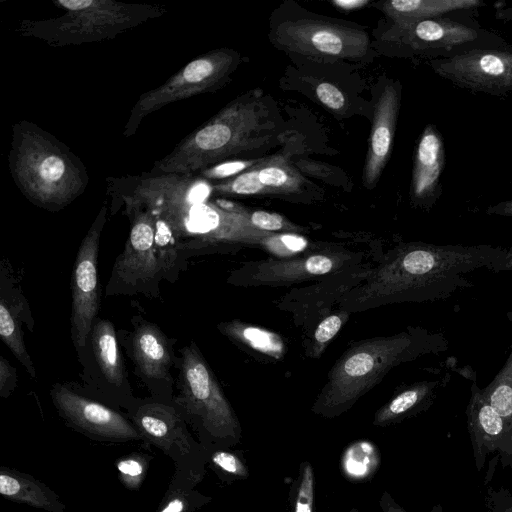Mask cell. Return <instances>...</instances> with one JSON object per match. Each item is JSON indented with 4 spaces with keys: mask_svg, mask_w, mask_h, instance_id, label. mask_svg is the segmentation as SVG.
Segmentation results:
<instances>
[{
    "mask_svg": "<svg viewBox=\"0 0 512 512\" xmlns=\"http://www.w3.org/2000/svg\"><path fill=\"white\" fill-rule=\"evenodd\" d=\"M23 305L8 302L4 296L0 301V337L18 361L26 368L31 377H35L34 364L26 349L20 319Z\"/></svg>",
    "mask_w": 512,
    "mask_h": 512,
    "instance_id": "obj_23",
    "label": "cell"
},
{
    "mask_svg": "<svg viewBox=\"0 0 512 512\" xmlns=\"http://www.w3.org/2000/svg\"><path fill=\"white\" fill-rule=\"evenodd\" d=\"M466 415L477 467L480 469L486 455L506 441L508 425L485 399L476 381L471 386Z\"/></svg>",
    "mask_w": 512,
    "mask_h": 512,
    "instance_id": "obj_18",
    "label": "cell"
},
{
    "mask_svg": "<svg viewBox=\"0 0 512 512\" xmlns=\"http://www.w3.org/2000/svg\"><path fill=\"white\" fill-rule=\"evenodd\" d=\"M483 396L494 410L506 421L508 429L512 423V352L504 367L484 389Z\"/></svg>",
    "mask_w": 512,
    "mask_h": 512,
    "instance_id": "obj_25",
    "label": "cell"
},
{
    "mask_svg": "<svg viewBox=\"0 0 512 512\" xmlns=\"http://www.w3.org/2000/svg\"><path fill=\"white\" fill-rule=\"evenodd\" d=\"M401 86L387 84L374 109L368 150L363 167V185L372 189L377 184L390 157L400 109Z\"/></svg>",
    "mask_w": 512,
    "mask_h": 512,
    "instance_id": "obj_15",
    "label": "cell"
},
{
    "mask_svg": "<svg viewBox=\"0 0 512 512\" xmlns=\"http://www.w3.org/2000/svg\"><path fill=\"white\" fill-rule=\"evenodd\" d=\"M275 122L254 92L228 103L153 164L152 174H196L238 154L267 145Z\"/></svg>",
    "mask_w": 512,
    "mask_h": 512,
    "instance_id": "obj_3",
    "label": "cell"
},
{
    "mask_svg": "<svg viewBox=\"0 0 512 512\" xmlns=\"http://www.w3.org/2000/svg\"><path fill=\"white\" fill-rule=\"evenodd\" d=\"M260 245L275 256L289 258L304 251L308 247V241L296 233H272Z\"/></svg>",
    "mask_w": 512,
    "mask_h": 512,
    "instance_id": "obj_29",
    "label": "cell"
},
{
    "mask_svg": "<svg viewBox=\"0 0 512 512\" xmlns=\"http://www.w3.org/2000/svg\"><path fill=\"white\" fill-rule=\"evenodd\" d=\"M356 255L348 252H315L284 259H266L245 263L231 279L237 285L279 286L303 282L339 272L356 264Z\"/></svg>",
    "mask_w": 512,
    "mask_h": 512,
    "instance_id": "obj_13",
    "label": "cell"
},
{
    "mask_svg": "<svg viewBox=\"0 0 512 512\" xmlns=\"http://www.w3.org/2000/svg\"><path fill=\"white\" fill-rule=\"evenodd\" d=\"M273 39L287 51L314 58L359 60L370 45L367 32L361 28L312 17L279 23Z\"/></svg>",
    "mask_w": 512,
    "mask_h": 512,
    "instance_id": "obj_9",
    "label": "cell"
},
{
    "mask_svg": "<svg viewBox=\"0 0 512 512\" xmlns=\"http://www.w3.org/2000/svg\"><path fill=\"white\" fill-rule=\"evenodd\" d=\"M16 369L3 357H0V395L7 397L17 384Z\"/></svg>",
    "mask_w": 512,
    "mask_h": 512,
    "instance_id": "obj_36",
    "label": "cell"
},
{
    "mask_svg": "<svg viewBox=\"0 0 512 512\" xmlns=\"http://www.w3.org/2000/svg\"><path fill=\"white\" fill-rule=\"evenodd\" d=\"M51 397L59 412L84 431L104 438H140L130 422L119 413L65 385L55 384L51 389Z\"/></svg>",
    "mask_w": 512,
    "mask_h": 512,
    "instance_id": "obj_14",
    "label": "cell"
},
{
    "mask_svg": "<svg viewBox=\"0 0 512 512\" xmlns=\"http://www.w3.org/2000/svg\"><path fill=\"white\" fill-rule=\"evenodd\" d=\"M259 180L272 194L299 193L305 183L301 174L283 157L263 158L259 163Z\"/></svg>",
    "mask_w": 512,
    "mask_h": 512,
    "instance_id": "obj_24",
    "label": "cell"
},
{
    "mask_svg": "<svg viewBox=\"0 0 512 512\" xmlns=\"http://www.w3.org/2000/svg\"><path fill=\"white\" fill-rule=\"evenodd\" d=\"M374 450V446L365 441L349 447L342 461V467L347 477L361 479L371 474L373 469L363 462L373 466V458H379L378 456L374 457Z\"/></svg>",
    "mask_w": 512,
    "mask_h": 512,
    "instance_id": "obj_27",
    "label": "cell"
},
{
    "mask_svg": "<svg viewBox=\"0 0 512 512\" xmlns=\"http://www.w3.org/2000/svg\"><path fill=\"white\" fill-rule=\"evenodd\" d=\"M507 444H509V450L512 452V423L509 426L507 438L505 441Z\"/></svg>",
    "mask_w": 512,
    "mask_h": 512,
    "instance_id": "obj_43",
    "label": "cell"
},
{
    "mask_svg": "<svg viewBox=\"0 0 512 512\" xmlns=\"http://www.w3.org/2000/svg\"><path fill=\"white\" fill-rule=\"evenodd\" d=\"M213 463L222 471L240 478L248 476L245 464L233 453L218 451L212 455Z\"/></svg>",
    "mask_w": 512,
    "mask_h": 512,
    "instance_id": "obj_33",
    "label": "cell"
},
{
    "mask_svg": "<svg viewBox=\"0 0 512 512\" xmlns=\"http://www.w3.org/2000/svg\"><path fill=\"white\" fill-rule=\"evenodd\" d=\"M130 354L137 374L147 384H172V346L167 336L153 323L140 319L133 324Z\"/></svg>",
    "mask_w": 512,
    "mask_h": 512,
    "instance_id": "obj_17",
    "label": "cell"
},
{
    "mask_svg": "<svg viewBox=\"0 0 512 512\" xmlns=\"http://www.w3.org/2000/svg\"><path fill=\"white\" fill-rule=\"evenodd\" d=\"M430 512H443V510L440 505H435Z\"/></svg>",
    "mask_w": 512,
    "mask_h": 512,
    "instance_id": "obj_44",
    "label": "cell"
},
{
    "mask_svg": "<svg viewBox=\"0 0 512 512\" xmlns=\"http://www.w3.org/2000/svg\"><path fill=\"white\" fill-rule=\"evenodd\" d=\"M130 219V233L122 254L118 256L109 282L108 294L145 291L164 278L155 250L154 217L146 207L121 202Z\"/></svg>",
    "mask_w": 512,
    "mask_h": 512,
    "instance_id": "obj_10",
    "label": "cell"
},
{
    "mask_svg": "<svg viewBox=\"0 0 512 512\" xmlns=\"http://www.w3.org/2000/svg\"><path fill=\"white\" fill-rule=\"evenodd\" d=\"M504 512H512V503L504 510Z\"/></svg>",
    "mask_w": 512,
    "mask_h": 512,
    "instance_id": "obj_45",
    "label": "cell"
},
{
    "mask_svg": "<svg viewBox=\"0 0 512 512\" xmlns=\"http://www.w3.org/2000/svg\"><path fill=\"white\" fill-rule=\"evenodd\" d=\"M332 4L336 6L340 10L344 11H353L356 9H360L367 4H369L368 0H334Z\"/></svg>",
    "mask_w": 512,
    "mask_h": 512,
    "instance_id": "obj_39",
    "label": "cell"
},
{
    "mask_svg": "<svg viewBox=\"0 0 512 512\" xmlns=\"http://www.w3.org/2000/svg\"><path fill=\"white\" fill-rule=\"evenodd\" d=\"M485 5L481 0H392L379 3V9L394 25L403 26Z\"/></svg>",
    "mask_w": 512,
    "mask_h": 512,
    "instance_id": "obj_20",
    "label": "cell"
},
{
    "mask_svg": "<svg viewBox=\"0 0 512 512\" xmlns=\"http://www.w3.org/2000/svg\"><path fill=\"white\" fill-rule=\"evenodd\" d=\"M90 340L97 366L107 384L115 388L128 384L113 323L106 319L95 321Z\"/></svg>",
    "mask_w": 512,
    "mask_h": 512,
    "instance_id": "obj_21",
    "label": "cell"
},
{
    "mask_svg": "<svg viewBox=\"0 0 512 512\" xmlns=\"http://www.w3.org/2000/svg\"><path fill=\"white\" fill-rule=\"evenodd\" d=\"M445 161L442 134L434 124H427L417 141L413 158L410 196L416 207L430 210L440 198Z\"/></svg>",
    "mask_w": 512,
    "mask_h": 512,
    "instance_id": "obj_16",
    "label": "cell"
},
{
    "mask_svg": "<svg viewBox=\"0 0 512 512\" xmlns=\"http://www.w3.org/2000/svg\"><path fill=\"white\" fill-rule=\"evenodd\" d=\"M316 95L319 101L332 111H340L345 106L343 93L331 83H320L316 87Z\"/></svg>",
    "mask_w": 512,
    "mask_h": 512,
    "instance_id": "obj_34",
    "label": "cell"
},
{
    "mask_svg": "<svg viewBox=\"0 0 512 512\" xmlns=\"http://www.w3.org/2000/svg\"><path fill=\"white\" fill-rule=\"evenodd\" d=\"M245 217L251 226L266 233H298L302 231V228L278 213L246 208Z\"/></svg>",
    "mask_w": 512,
    "mask_h": 512,
    "instance_id": "obj_28",
    "label": "cell"
},
{
    "mask_svg": "<svg viewBox=\"0 0 512 512\" xmlns=\"http://www.w3.org/2000/svg\"><path fill=\"white\" fill-rule=\"evenodd\" d=\"M185 503L179 498L172 499L160 512H182L184 510Z\"/></svg>",
    "mask_w": 512,
    "mask_h": 512,
    "instance_id": "obj_40",
    "label": "cell"
},
{
    "mask_svg": "<svg viewBox=\"0 0 512 512\" xmlns=\"http://www.w3.org/2000/svg\"><path fill=\"white\" fill-rule=\"evenodd\" d=\"M349 512H358V509L353 507Z\"/></svg>",
    "mask_w": 512,
    "mask_h": 512,
    "instance_id": "obj_46",
    "label": "cell"
},
{
    "mask_svg": "<svg viewBox=\"0 0 512 512\" xmlns=\"http://www.w3.org/2000/svg\"><path fill=\"white\" fill-rule=\"evenodd\" d=\"M349 312L341 310L324 318L314 331L311 355L319 357L328 342L339 332L343 323L348 319Z\"/></svg>",
    "mask_w": 512,
    "mask_h": 512,
    "instance_id": "obj_30",
    "label": "cell"
},
{
    "mask_svg": "<svg viewBox=\"0 0 512 512\" xmlns=\"http://www.w3.org/2000/svg\"><path fill=\"white\" fill-rule=\"evenodd\" d=\"M383 38L409 56L450 58L465 52L507 46L498 34L484 29L465 12L453 13L409 25H392Z\"/></svg>",
    "mask_w": 512,
    "mask_h": 512,
    "instance_id": "obj_6",
    "label": "cell"
},
{
    "mask_svg": "<svg viewBox=\"0 0 512 512\" xmlns=\"http://www.w3.org/2000/svg\"><path fill=\"white\" fill-rule=\"evenodd\" d=\"M179 352V401L212 435L237 442L238 419L198 347L190 342Z\"/></svg>",
    "mask_w": 512,
    "mask_h": 512,
    "instance_id": "obj_8",
    "label": "cell"
},
{
    "mask_svg": "<svg viewBox=\"0 0 512 512\" xmlns=\"http://www.w3.org/2000/svg\"><path fill=\"white\" fill-rule=\"evenodd\" d=\"M497 20L512 21V6L498 8L495 12Z\"/></svg>",
    "mask_w": 512,
    "mask_h": 512,
    "instance_id": "obj_41",
    "label": "cell"
},
{
    "mask_svg": "<svg viewBox=\"0 0 512 512\" xmlns=\"http://www.w3.org/2000/svg\"><path fill=\"white\" fill-rule=\"evenodd\" d=\"M106 216L107 205L104 204L79 246L71 276V336L79 357L86 348L99 311L98 252Z\"/></svg>",
    "mask_w": 512,
    "mask_h": 512,
    "instance_id": "obj_12",
    "label": "cell"
},
{
    "mask_svg": "<svg viewBox=\"0 0 512 512\" xmlns=\"http://www.w3.org/2000/svg\"><path fill=\"white\" fill-rule=\"evenodd\" d=\"M447 349L442 333L422 327L355 342L334 363L311 410L324 418L338 417L394 367Z\"/></svg>",
    "mask_w": 512,
    "mask_h": 512,
    "instance_id": "obj_2",
    "label": "cell"
},
{
    "mask_svg": "<svg viewBox=\"0 0 512 512\" xmlns=\"http://www.w3.org/2000/svg\"><path fill=\"white\" fill-rule=\"evenodd\" d=\"M8 167L25 198L52 212L71 204L89 184L82 160L56 136L28 120L12 126Z\"/></svg>",
    "mask_w": 512,
    "mask_h": 512,
    "instance_id": "obj_4",
    "label": "cell"
},
{
    "mask_svg": "<svg viewBox=\"0 0 512 512\" xmlns=\"http://www.w3.org/2000/svg\"><path fill=\"white\" fill-rule=\"evenodd\" d=\"M506 254L507 249L487 244L402 243L366 271L362 282L344 293L339 304L351 313L395 303L447 299L473 285L468 275L475 270L507 271Z\"/></svg>",
    "mask_w": 512,
    "mask_h": 512,
    "instance_id": "obj_1",
    "label": "cell"
},
{
    "mask_svg": "<svg viewBox=\"0 0 512 512\" xmlns=\"http://www.w3.org/2000/svg\"><path fill=\"white\" fill-rule=\"evenodd\" d=\"M118 471L127 486L135 488L142 480L144 466L135 458H127L118 462Z\"/></svg>",
    "mask_w": 512,
    "mask_h": 512,
    "instance_id": "obj_35",
    "label": "cell"
},
{
    "mask_svg": "<svg viewBox=\"0 0 512 512\" xmlns=\"http://www.w3.org/2000/svg\"><path fill=\"white\" fill-rule=\"evenodd\" d=\"M486 213L489 215L512 217V199L489 206L486 209Z\"/></svg>",
    "mask_w": 512,
    "mask_h": 512,
    "instance_id": "obj_38",
    "label": "cell"
},
{
    "mask_svg": "<svg viewBox=\"0 0 512 512\" xmlns=\"http://www.w3.org/2000/svg\"><path fill=\"white\" fill-rule=\"evenodd\" d=\"M0 493L6 498L37 508L63 511V506L49 489L22 475L1 472Z\"/></svg>",
    "mask_w": 512,
    "mask_h": 512,
    "instance_id": "obj_22",
    "label": "cell"
},
{
    "mask_svg": "<svg viewBox=\"0 0 512 512\" xmlns=\"http://www.w3.org/2000/svg\"><path fill=\"white\" fill-rule=\"evenodd\" d=\"M379 506L382 512H406L390 495L388 491H383L379 499Z\"/></svg>",
    "mask_w": 512,
    "mask_h": 512,
    "instance_id": "obj_37",
    "label": "cell"
},
{
    "mask_svg": "<svg viewBox=\"0 0 512 512\" xmlns=\"http://www.w3.org/2000/svg\"><path fill=\"white\" fill-rule=\"evenodd\" d=\"M53 4L64 13L49 19L22 20L17 33L52 47L76 46L114 39L167 12L162 5L115 0H54Z\"/></svg>",
    "mask_w": 512,
    "mask_h": 512,
    "instance_id": "obj_5",
    "label": "cell"
},
{
    "mask_svg": "<svg viewBox=\"0 0 512 512\" xmlns=\"http://www.w3.org/2000/svg\"><path fill=\"white\" fill-rule=\"evenodd\" d=\"M506 266H507V271L508 270L512 271V246L509 249H507ZM507 317H508L509 321L512 322V311L507 313Z\"/></svg>",
    "mask_w": 512,
    "mask_h": 512,
    "instance_id": "obj_42",
    "label": "cell"
},
{
    "mask_svg": "<svg viewBox=\"0 0 512 512\" xmlns=\"http://www.w3.org/2000/svg\"><path fill=\"white\" fill-rule=\"evenodd\" d=\"M262 159L234 160L218 163L196 173L206 180L231 178L259 163Z\"/></svg>",
    "mask_w": 512,
    "mask_h": 512,
    "instance_id": "obj_32",
    "label": "cell"
},
{
    "mask_svg": "<svg viewBox=\"0 0 512 512\" xmlns=\"http://www.w3.org/2000/svg\"><path fill=\"white\" fill-rule=\"evenodd\" d=\"M314 488L315 477L313 468L309 462H303L293 500L292 512H313Z\"/></svg>",
    "mask_w": 512,
    "mask_h": 512,
    "instance_id": "obj_31",
    "label": "cell"
},
{
    "mask_svg": "<svg viewBox=\"0 0 512 512\" xmlns=\"http://www.w3.org/2000/svg\"><path fill=\"white\" fill-rule=\"evenodd\" d=\"M259 163L234 177L211 184L212 193L244 196L271 195L272 192L259 180Z\"/></svg>",
    "mask_w": 512,
    "mask_h": 512,
    "instance_id": "obj_26",
    "label": "cell"
},
{
    "mask_svg": "<svg viewBox=\"0 0 512 512\" xmlns=\"http://www.w3.org/2000/svg\"><path fill=\"white\" fill-rule=\"evenodd\" d=\"M449 380L450 375L445 374L438 379L423 380L408 386L377 410L373 425L388 426L428 408Z\"/></svg>",
    "mask_w": 512,
    "mask_h": 512,
    "instance_id": "obj_19",
    "label": "cell"
},
{
    "mask_svg": "<svg viewBox=\"0 0 512 512\" xmlns=\"http://www.w3.org/2000/svg\"><path fill=\"white\" fill-rule=\"evenodd\" d=\"M239 54L218 48L188 62L162 85L141 94L131 109L123 135L133 136L149 114L164 106L223 87L239 64Z\"/></svg>",
    "mask_w": 512,
    "mask_h": 512,
    "instance_id": "obj_7",
    "label": "cell"
},
{
    "mask_svg": "<svg viewBox=\"0 0 512 512\" xmlns=\"http://www.w3.org/2000/svg\"><path fill=\"white\" fill-rule=\"evenodd\" d=\"M427 64L454 85L477 93L503 97L512 93V46L480 48Z\"/></svg>",
    "mask_w": 512,
    "mask_h": 512,
    "instance_id": "obj_11",
    "label": "cell"
}]
</instances>
